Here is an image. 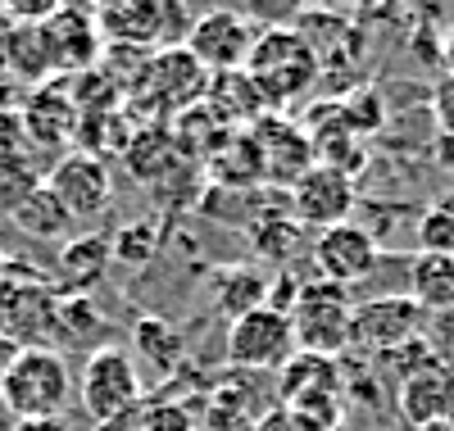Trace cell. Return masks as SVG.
Listing matches in <instances>:
<instances>
[{
  "mask_svg": "<svg viewBox=\"0 0 454 431\" xmlns=\"http://www.w3.org/2000/svg\"><path fill=\"white\" fill-rule=\"evenodd\" d=\"M250 82L259 87L269 114L286 109L291 100H300L314 82H318V55L309 51V42L295 27H259V42L246 59Z\"/></svg>",
  "mask_w": 454,
  "mask_h": 431,
  "instance_id": "1",
  "label": "cell"
},
{
  "mask_svg": "<svg viewBox=\"0 0 454 431\" xmlns=\"http://www.w3.org/2000/svg\"><path fill=\"white\" fill-rule=\"evenodd\" d=\"M59 332V286L23 263H10L0 278V336L19 349H55Z\"/></svg>",
  "mask_w": 454,
  "mask_h": 431,
  "instance_id": "2",
  "label": "cell"
},
{
  "mask_svg": "<svg viewBox=\"0 0 454 431\" xmlns=\"http://www.w3.org/2000/svg\"><path fill=\"white\" fill-rule=\"evenodd\" d=\"M73 400V372L64 349H19L10 377L0 381V409L10 422L27 418H64Z\"/></svg>",
  "mask_w": 454,
  "mask_h": 431,
  "instance_id": "3",
  "label": "cell"
},
{
  "mask_svg": "<svg viewBox=\"0 0 454 431\" xmlns=\"http://www.w3.org/2000/svg\"><path fill=\"white\" fill-rule=\"evenodd\" d=\"M78 400L87 409L91 422L100 427H114L119 418L137 413L141 400H145V381H141V368L128 349L119 345H100L87 355V368L78 377Z\"/></svg>",
  "mask_w": 454,
  "mask_h": 431,
  "instance_id": "4",
  "label": "cell"
},
{
  "mask_svg": "<svg viewBox=\"0 0 454 431\" xmlns=\"http://www.w3.org/2000/svg\"><path fill=\"white\" fill-rule=\"evenodd\" d=\"M350 313H355V300L346 286H332V282L300 286V300L286 313L295 332V349L300 355L336 359L350 345Z\"/></svg>",
  "mask_w": 454,
  "mask_h": 431,
  "instance_id": "5",
  "label": "cell"
},
{
  "mask_svg": "<svg viewBox=\"0 0 454 431\" xmlns=\"http://www.w3.org/2000/svg\"><path fill=\"white\" fill-rule=\"evenodd\" d=\"M295 355L291 318L278 309H254L246 318L227 323V364L232 372H282Z\"/></svg>",
  "mask_w": 454,
  "mask_h": 431,
  "instance_id": "6",
  "label": "cell"
},
{
  "mask_svg": "<svg viewBox=\"0 0 454 431\" xmlns=\"http://www.w3.org/2000/svg\"><path fill=\"white\" fill-rule=\"evenodd\" d=\"M423 318H427V313L413 304L409 295L364 300L350 313V345L364 349L368 359H382V355H391V349H400L404 341L423 336Z\"/></svg>",
  "mask_w": 454,
  "mask_h": 431,
  "instance_id": "7",
  "label": "cell"
},
{
  "mask_svg": "<svg viewBox=\"0 0 454 431\" xmlns=\"http://www.w3.org/2000/svg\"><path fill=\"white\" fill-rule=\"evenodd\" d=\"M254 42H259V27L246 14L209 10V14H196V23H192L182 46L196 55V64L205 73H232V68H246Z\"/></svg>",
  "mask_w": 454,
  "mask_h": 431,
  "instance_id": "8",
  "label": "cell"
},
{
  "mask_svg": "<svg viewBox=\"0 0 454 431\" xmlns=\"http://www.w3.org/2000/svg\"><path fill=\"white\" fill-rule=\"evenodd\" d=\"M150 91L160 109H173V114H186L205 105V91H209V73L196 64V55L186 46H164L145 59L141 77H137V91Z\"/></svg>",
  "mask_w": 454,
  "mask_h": 431,
  "instance_id": "9",
  "label": "cell"
},
{
  "mask_svg": "<svg viewBox=\"0 0 454 431\" xmlns=\"http://www.w3.org/2000/svg\"><path fill=\"white\" fill-rule=\"evenodd\" d=\"M42 182L55 191V200L68 209L73 223L100 218L109 209V200H114L109 164L96 160V154H87V150H73V154H64V160H55V168Z\"/></svg>",
  "mask_w": 454,
  "mask_h": 431,
  "instance_id": "10",
  "label": "cell"
},
{
  "mask_svg": "<svg viewBox=\"0 0 454 431\" xmlns=\"http://www.w3.org/2000/svg\"><path fill=\"white\" fill-rule=\"evenodd\" d=\"M359 205V191L350 177H340L332 168H309L291 182V209H295V223L300 227H318V231H332L340 223H350Z\"/></svg>",
  "mask_w": 454,
  "mask_h": 431,
  "instance_id": "11",
  "label": "cell"
},
{
  "mask_svg": "<svg viewBox=\"0 0 454 431\" xmlns=\"http://www.w3.org/2000/svg\"><path fill=\"white\" fill-rule=\"evenodd\" d=\"M314 268H318V278L332 282V286L364 282L368 272L377 268V241H372V231L359 227V223H340L332 231H318V241H314Z\"/></svg>",
  "mask_w": 454,
  "mask_h": 431,
  "instance_id": "12",
  "label": "cell"
},
{
  "mask_svg": "<svg viewBox=\"0 0 454 431\" xmlns=\"http://www.w3.org/2000/svg\"><path fill=\"white\" fill-rule=\"evenodd\" d=\"M46 27V42L55 55V73L73 77V73H91L105 55L100 42V27H96V10H78V5H55V14L42 23Z\"/></svg>",
  "mask_w": 454,
  "mask_h": 431,
  "instance_id": "13",
  "label": "cell"
},
{
  "mask_svg": "<svg viewBox=\"0 0 454 431\" xmlns=\"http://www.w3.org/2000/svg\"><path fill=\"white\" fill-rule=\"evenodd\" d=\"M259 160H263V182H295L300 173L314 168V145L305 137V128L282 119V114H263V119L250 128Z\"/></svg>",
  "mask_w": 454,
  "mask_h": 431,
  "instance_id": "14",
  "label": "cell"
},
{
  "mask_svg": "<svg viewBox=\"0 0 454 431\" xmlns=\"http://www.w3.org/2000/svg\"><path fill=\"white\" fill-rule=\"evenodd\" d=\"M23 132L32 145H64L73 132H78V96H73L68 77H55L46 87H32L23 109Z\"/></svg>",
  "mask_w": 454,
  "mask_h": 431,
  "instance_id": "15",
  "label": "cell"
},
{
  "mask_svg": "<svg viewBox=\"0 0 454 431\" xmlns=\"http://www.w3.org/2000/svg\"><path fill=\"white\" fill-rule=\"evenodd\" d=\"M395 400H400V413L413 431L427 422H454V368L441 359L419 368L413 377H404L395 386Z\"/></svg>",
  "mask_w": 454,
  "mask_h": 431,
  "instance_id": "16",
  "label": "cell"
},
{
  "mask_svg": "<svg viewBox=\"0 0 454 431\" xmlns=\"http://www.w3.org/2000/svg\"><path fill=\"white\" fill-rule=\"evenodd\" d=\"M205 109L227 128V132H250L269 105H263L259 87L250 82L246 68H232V73H209V91H205Z\"/></svg>",
  "mask_w": 454,
  "mask_h": 431,
  "instance_id": "17",
  "label": "cell"
},
{
  "mask_svg": "<svg viewBox=\"0 0 454 431\" xmlns=\"http://www.w3.org/2000/svg\"><path fill=\"white\" fill-rule=\"evenodd\" d=\"M109 237L100 231H82V237H68L59 246V295H91V286L105 278L109 268Z\"/></svg>",
  "mask_w": 454,
  "mask_h": 431,
  "instance_id": "18",
  "label": "cell"
},
{
  "mask_svg": "<svg viewBox=\"0 0 454 431\" xmlns=\"http://www.w3.org/2000/svg\"><path fill=\"white\" fill-rule=\"evenodd\" d=\"M23 82V87H46L55 82V55L46 42V27L42 23H14L10 32V51H5V82Z\"/></svg>",
  "mask_w": 454,
  "mask_h": 431,
  "instance_id": "19",
  "label": "cell"
},
{
  "mask_svg": "<svg viewBox=\"0 0 454 431\" xmlns=\"http://www.w3.org/2000/svg\"><path fill=\"white\" fill-rule=\"evenodd\" d=\"M409 300L423 313L454 309V259L445 255H413L409 263Z\"/></svg>",
  "mask_w": 454,
  "mask_h": 431,
  "instance_id": "20",
  "label": "cell"
},
{
  "mask_svg": "<svg viewBox=\"0 0 454 431\" xmlns=\"http://www.w3.org/2000/svg\"><path fill=\"white\" fill-rule=\"evenodd\" d=\"M269 304V278L254 268H223L214 278V309L223 313L227 323L246 318V313Z\"/></svg>",
  "mask_w": 454,
  "mask_h": 431,
  "instance_id": "21",
  "label": "cell"
},
{
  "mask_svg": "<svg viewBox=\"0 0 454 431\" xmlns=\"http://www.w3.org/2000/svg\"><path fill=\"white\" fill-rule=\"evenodd\" d=\"M109 318L105 309L96 304V295H59V332H55V349L73 345V349H100Z\"/></svg>",
  "mask_w": 454,
  "mask_h": 431,
  "instance_id": "22",
  "label": "cell"
},
{
  "mask_svg": "<svg viewBox=\"0 0 454 431\" xmlns=\"http://www.w3.org/2000/svg\"><path fill=\"white\" fill-rule=\"evenodd\" d=\"M10 223L23 231V237H32V241H64L68 237V227H73V218H68V209L55 200V191L42 182L27 200L10 214Z\"/></svg>",
  "mask_w": 454,
  "mask_h": 431,
  "instance_id": "23",
  "label": "cell"
},
{
  "mask_svg": "<svg viewBox=\"0 0 454 431\" xmlns=\"http://www.w3.org/2000/svg\"><path fill=\"white\" fill-rule=\"evenodd\" d=\"M209 173L223 177V186H254L263 182V160H259V145L250 132H227L214 154H209Z\"/></svg>",
  "mask_w": 454,
  "mask_h": 431,
  "instance_id": "24",
  "label": "cell"
},
{
  "mask_svg": "<svg viewBox=\"0 0 454 431\" xmlns=\"http://www.w3.org/2000/svg\"><path fill=\"white\" fill-rule=\"evenodd\" d=\"M318 390H340V364L323 359V355H291V364L282 368V400H300V396H318Z\"/></svg>",
  "mask_w": 454,
  "mask_h": 431,
  "instance_id": "25",
  "label": "cell"
},
{
  "mask_svg": "<svg viewBox=\"0 0 454 431\" xmlns=\"http://www.w3.org/2000/svg\"><path fill=\"white\" fill-rule=\"evenodd\" d=\"M132 345H137L141 364H150L155 372L182 368V336H177V327L164 323V318H137V323H132Z\"/></svg>",
  "mask_w": 454,
  "mask_h": 431,
  "instance_id": "26",
  "label": "cell"
},
{
  "mask_svg": "<svg viewBox=\"0 0 454 431\" xmlns=\"http://www.w3.org/2000/svg\"><path fill=\"white\" fill-rule=\"evenodd\" d=\"M250 246L269 263H291V250L300 246V223L286 214H259L250 218Z\"/></svg>",
  "mask_w": 454,
  "mask_h": 431,
  "instance_id": "27",
  "label": "cell"
},
{
  "mask_svg": "<svg viewBox=\"0 0 454 431\" xmlns=\"http://www.w3.org/2000/svg\"><path fill=\"white\" fill-rule=\"evenodd\" d=\"M36 186H42V168L32 164V154H0V214L10 218Z\"/></svg>",
  "mask_w": 454,
  "mask_h": 431,
  "instance_id": "28",
  "label": "cell"
},
{
  "mask_svg": "<svg viewBox=\"0 0 454 431\" xmlns=\"http://www.w3.org/2000/svg\"><path fill=\"white\" fill-rule=\"evenodd\" d=\"M160 223L155 218H141V223H128V227H119L109 237V259H119V263H150L155 259V250H160Z\"/></svg>",
  "mask_w": 454,
  "mask_h": 431,
  "instance_id": "29",
  "label": "cell"
},
{
  "mask_svg": "<svg viewBox=\"0 0 454 431\" xmlns=\"http://www.w3.org/2000/svg\"><path fill=\"white\" fill-rule=\"evenodd\" d=\"M340 119H346V128L364 141L368 132H377L387 123V105H382V96H377L372 87H359V91H350L346 100H340Z\"/></svg>",
  "mask_w": 454,
  "mask_h": 431,
  "instance_id": "30",
  "label": "cell"
},
{
  "mask_svg": "<svg viewBox=\"0 0 454 431\" xmlns=\"http://www.w3.org/2000/svg\"><path fill=\"white\" fill-rule=\"evenodd\" d=\"M419 255H445L454 259V205H432L419 218Z\"/></svg>",
  "mask_w": 454,
  "mask_h": 431,
  "instance_id": "31",
  "label": "cell"
},
{
  "mask_svg": "<svg viewBox=\"0 0 454 431\" xmlns=\"http://www.w3.org/2000/svg\"><path fill=\"white\" fill-rule=\"evenodd\" d=\"M137 431H205V422L196 418V409L177 400H155V404H141Z\"/></svg>",
  "mask_w": 454,
  "mask_h": 431,
  "instance_id": "32",
  "label": "cell"
},
{
  "mask_svg": "<svg viewBox=\"0 0 454 431\" xmlns=\"http://www.w3.org/2000/svg\"><path fill=\"white\" fill-rule=\"evenodd\" d=\"M432 114H436V137H454V77H445V82L436 87Z\"/></svg>",
  "mask_w": 454,
  "mask_h": 431,
  "instance_id": "33",
  "label": "cell"
},
{
  "mask_svg": "<svg viewBox=\"0 0 454 431\" xmlns=\"http://www.w3.org/2000/svg\"><path fill=\"white\" fill-rule=\"evenodd\" d=\"M250 431H305V427H300V422H295L286 409H269V413H263V418H259Z\"/></svg>",
  "mask_w": 454,
  "mask_h": 431,
  "instance_id": "34",
  "label": "cell"
},
{
  "mask_svg": "<svg viewBox=\"0 0 454 431\" xmlns=\"http://www.w3.org/2000/svg\"><path fill=\"white\" fill-rule=\"evenodd\" d=\"M10 431H68L64 418H27V422H10Z\"/></svg>",
  "mask_w": 454,
  "mask_h": 431,
  "instance_id": "35",
  "label": "cell"
},
{
  "mask_svg": "<svg viewBox=\"0 0 454 431\" xmlns=\"http://www.w3.org/2000/svg\"><path fill=\"white\" fill-rule=\"evenodd\" d=\"M10 32H14V19L10 10L0 5V82H5V51H10Z\"/></svg>",
  "mask_w": 454,
  "mask_h": 431,
  "instance_id": "36",
  "label": "cell"
},
{
  "mask_svg": "<svg viewBox=\"0 0 454 431\" xmlns=\"http://www.w3.org/2000/svg\"><path fill=\"white\" fill-rule=\"evenodd\" d=\"M14 359H19V345L10 341V336H0V381L10 377V368H14Z\"/></svg>",
  "mask_w": 454,
  "mask_h": 431,
  "instance_id": "37",
  "label": "cell"
},
{
  "mask_svg": "<svg viewBox=\"0 0 454 431\" xmlns=\"http://www.w3.org/2000/svg\"><path fill=\"white\" fill-rule=\"evenodd\" d=\"M436 164L454 173V137H436Z\"/></svg>",
  "mask_w": 454,
  "mask_h": 431,
  "instance_id": "38",
  "label": "cell"
},
{
  "mask_svg": "<svg viewBox=\"0 0 454 431\" xmlns=\"http://www.w3.org/2000/svg\"><path fill=\"white\" fill-rule=\"evenodd\" d=\"M441 64L450 68V77H454V27L445 32V42H441Z\"/></svg>",
  "mask_w": 454,
  "mask_h": 431,
  "instance_id": "39",
  "label": "cell"
},
{
  "mask_svg": "<svg viewBox=\"0 0 454 431\" xmlns=\"http://www.w3.org/2000/svg\"><path fill=\"white\" fill-rule=\"evenodd\" d=\"M419 431H454V422H427V427H419Z\"/></svg>",
  "mask_w": 454,
  "mask_h": 431,
  "instance_id": "40",
  "label": "cell"
},
{
  "mask_svg": "<svg viewBox=\"0 0 454 431\" xmlns=\"http://www.w3.org/2000/svg\"><path fill=\"white\" fill-rule=\"evenodd\" d=\"M5 268H10V259H5V250H0V278H5Z\"/></svg>",
  "mask_w": 454,
  "mask_h": 431,
  "instance_id": "41",
  "label": "cell"
},
{
  "mask_svg": "<svg viewBox=\"0 0 454 431\" xmlns=\"http://www.w3.org/2000/svg\"><path fill=\"white\" fill-rule=\"evenodd\" d=\"M5 422H10V413H5V409H0V427H5ZM5 431H10V427H5Z\"/></svg>",
  "mask_w": 454,
  "mask_h": 431,
  "instance_id": "42",
  "label": "cell"
},
{
  "mask_svg": "<svg viewBox=\"0 0 454 431\" xmlns=\"http://www.w3.org/2000/svg\"><path fill=\"white\" fill-rule=\"evenodd\" d=\"M128 431H137V427H128Z\"/></svg>",
  "mask_w": 454,
  "mask_h": 431,
  "instance_id": "43",
  "label": "cell"
}]
</instances>
